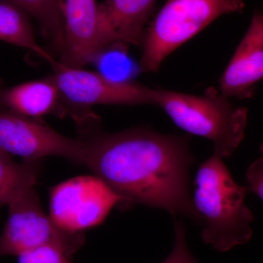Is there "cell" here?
I'll list each match as a JSON object with an SVG mask.
<instances>
[{"instance_id":"ba28073f","label":"cell","mask_w":263,"mask_h":263,"mask_svg":"<svg viewBox=\"0 0 263 263\" xmlns=\"http://www.w3.org/2000/svg\"><path fill=\"white\" fill-rule=\"evenodd\" d=\"M0 150L24 160L56 156L86 165L87 160V146L81 138H67L41 119L4 110H0Z\"/></svg>"},{"instance_id":"30bf717a","label":"cell","mask_w":263,"mask_h":263,"mask_svg":"<svg viewBox=\"0 0 263 263\" xmlns=\"http://www.w3.org/2000/svg\"><path fill=\"white\" fill-rule=\"evenodd\" d=\"M263 80V14L257 10L219 81L226 98L249 99Z\"/></svg>"},{"instance_id":"8992f818","label":"cell","mask_w":263,"mask_h":263,"mask_svg":"<svg viewBox=\"0 0 263 263\" xmlns=\"http://www.w3.org/2000/svg\"><path fill=\"white\" fill-rule=\"evenodd\" d=\"M53 80L61 93L67 114L77 124L92 116L96 105H155L156 89L136 83H119L98 73L52 62Z\"/></svg>"},{"instance_id":"8fae6325","label":"cell","mask_w":263,"mask_h":263,"mask_svg":"<svg viewBox=\"0 0 263 263\" xmlns=\"http://www.w3.org/2000/svg\"><path fill=\"white\" fill-rule=\"evenodd\" d=\"M157 0H105L98 5L100 25L109 44H143Z\"/></svg>"},{"instance_id":"52a82bcc","label":"cell","mask_w":263,"mask_h":263,"mask_svg":"<svg viewBox=\"0 0 263 263\" xmlns=\"http://www.w3.org/2000/svg\"><path fill=\"white\" fill-rule=\"evenodd\" d=\"M122 199L98 176H78L50 191V216L62 229L83 233L101 224Z\"/></svg>"},{"instance_id":"d6986e66","label":"cell","mask_w":263,"mask_h":263,"mask_svg":"<svg viewBox=\"0 0 263 263\" xmlns=\"http://www.w3.org/2000/svg\"><path fill=\"white\" fill-rule=\"evenodd\" d=\"M247 180L249 191L255 193L263 200V155L247 170Z\"/></svg>"},{"instance_id":"9c48e42d","label":"cell","mask_w":263,"mask_h":263,"mask_svg":"<svg viewBox=\"0 0 263 263\" xmlns=\"http://www.w3.org/2000/svg\"><path fill=\"white\" fill-rule=\"evenodd\" d=\"M65 44L59 62L82 68L95 62L110 44L100 25L96 0H61Z\"/></svg>"},{"instance_id":"4fadbf2b","label":"cell","mask_w":263,"mask_h":263,"mask_svg":"<svg viewBox=\"0 0 263 263\" xmlns=\"http://www.w3.org/2000/svg\"><path fill=\"white\" fill-rule=\"evenodd\" d=\"M0 40L31 50L49 64L55 60L36 41L29 15L5 0L0 1Z\"/></svg>"},{"instance_id":"9a60e30c","label":"cell","mask_w":263,"mask_h":263,"mask_svg":"<svg viewBox=\"0 0 263 263\" xmlns=\"http://www.w3.org/2000/svg\"><path fill=\"white\" fill-rule=\"evenodd\" d=\"M41 160H24L15 163L9 155L0 150V208L8 205L16 190L26 182L37 179Z\"/></svg>"},{"instance_id":"2e32d148","label":"cell","mask_w":263,"mask_h":263,"mask_svg":"<svg viewBox=\"0 0 263 263\" xmlns=\"http://www.w3.org/2000/svg\"><path fill=\"white\" fill-rule=\"evenodd\" d=\"M127 44L112 43L104 49L95 62L102 74L110 80L119 83L132 82V79L141 72L140 66L136 65L127 52Z\"/></svg>"},{"instance_id":"5bb4252c","label":"cell","mask_w":263,"mask_h":263,"mask_svg":"<svg viewBox=\"0 0 263 263\" xmlns=\"http://www.w3.org/2000/svg\"><path fill=\"white\" fill-rule=\"evenodd\" d=\"M36 19L43 37L52 49L61 53L65 44V24L61 0H5Z\"/></svg>"},{"instance_id":"3957f363","label":"cell","mask_w":263,"mask_h":263,"mask_svg":"<svg viewBox=\"0 0 263 263\" xmlns=\"http://www.w3.org/2000/svg\"><path fill=\"white\" fill-rule=\"evenodd\" d=\"M155 105L183 130L212 141L214 155L221 158L233 155L245 138L248 110L235 106L214 88L202 96L156 89Z\"/></svg>"},{"instance_id":"ffe728a7","label":"cell","mask_w":263,"mask_h":263,"mask_svg":"<svg viewBox=\"0 0 263 263\" xmlns=\"http://www.w3.org/2000/svg\"><path fill=\"white\" fill-rule=\"evenodd\" d=\"M260 152H261V155H263V143L262 145H261V146H260Z\"/></svg>"},{"instance_id":"5b68a950","label":"cell","mask_w":263,"mask_h":263,"mask_svg":"<svg viewBox=\"0 0 263 263\" xmlns=\"http://www.w3.org/2000/svg\"><path fill=\"white\" fill-rule=\"evenodd\" d=\"M36 181L29 180L22 185L7 205L8 218L0 235V258L47 245L59 246L72 257L84 245V233L62 229L44 212L34 189Z\"/></svg>"},{"instance_id":"7a4b0ae2","label":"cell","mask_w":263,"mask_h":263,"mask_svg":"<svg viewBox=\"0 0 263 263\" xmlns=\"http://www.w3.org/2000/svg\"><path fill=\"white\" fill-rule=\"evenodd\" d=\"M195 186L193 200L202 219V240L220 252L248 243L254 219L245 202L249 189L235 182L222 158L214 154L202 162Z\"/></svg>"},{"instance_id":"277c9868","label":"cell","mask_w":263,"mask_h":263,"mask_svg":"<svg viewBox=\"0 0 263 263\" xmlns=\"http://www.w3.org/2000/svg\"><path fill=\"white\" fill-rule=\"evenodd\" d=\"M245 6L243 0H167L146 29L141 71L158 70L166 57L216 18Z\"/></svg>"},{"instance_id":"7c38bea8","label":"cell","mask_w":263,"mask_h":263,"mask_svg":"<svg viewBox=\"0 0 263 263\" xmlns=\"http://www.w3.org/2000/svg\"><path fill=\"white\" fill-rule=\"evenodd\" d=\"M0 110L41 119L44 116L67 115L61 93L52 76L13 87L0 88Z\"/></svg>"},{"instance_id":"6da1fadb","label":"cell","mask_w":263,"mask_h":263,"mask_svg":"<svg viewBox=\"0 0 263 263\" xmlns=\"http://www.w3.org/2000/svg\"><path fill=\"white\" fill-rule=\"evenodd\" d=\"M99 124L79 127L87 146L86 165L122 197V207L157 208L202 224L190 190L195 158L188 136L141 128L108 134L99 129Z\"/></svg>"},{"instance_id":"ac0fdd59","label":"cell","mask_w":263,"mask_h":263,"mask_svg":"<svg viewBox=\"0 0 263 263\" xmlns=\"http://www.w3.org/2000/svg\"><path fill=\"white\" fill-rule=\"evenodd\" d=\"M175 243L172 252L161 263H199L189 249L186 229L183 221L176 219L174 224Z\"/></svg>"},{"instance_id":"e0dca14e","label":"cell","mask_w":263,"mask_h":263,"mask_svg":"<svg viewBox=\"0 0 263 263\" xmlns=\"http://www.w3.org/2000/svg\"><path fill=\"white\" fill-rule=\"evenodd\" d=\"M18 257V263H74L65 249L54 245L41 246Z\"/></svg>"}]
</instances>
